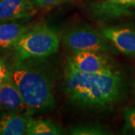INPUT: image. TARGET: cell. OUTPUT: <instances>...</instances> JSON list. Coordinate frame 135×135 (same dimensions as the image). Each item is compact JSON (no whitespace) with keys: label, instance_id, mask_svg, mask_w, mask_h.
<instances>
[{"label":"cell","instance_id":"1","mask_svg":"<svg viewBox=\"0 0 135 135\" xmlns=\"http://www.w3.org/2000/svg\"><path fill=\"white\" fill-rule=\"evenodd\" d=\"M123 79L115 70L87 74L66 65L65 92L74 105L86 110H103L119 100Z\"/></svg>","mask_w":135,"mask_h":135},{"label":"cell","instance_id":"2","mask_svg":"<svg viewBox=\"0 0 135 135\" xmlns=\"http://www.w3.org/2000/svg\"><path fill=\"white\" fill-rule=\"evenodd\" d=\"M43 59H16L10 76L21 95L28 114L55 106L53 77Z\"/></svg>","mask_w":135,"mask_h":135},{"label":"cell","instance_id":"3","mask_svg":"<svg viewBox=\"0 0 135 135\" xmlns=\"http://www.w3.org/2000/svg\"><path fill=\"white\" fill-rule=\"evenodd\" d=\"M60 37L56 29L37 25L24 33L13 47L16 59H44L57 52Z\"/></svg>","mask_w":135,"mask_h":135},{"label":"cell","instance_id":"4","mask_svg":"<svg viewBox=\"0 0 135 135\" xmlns=\"http://www.w3.org/2000/svg\"><path fill=\"white\" fill-rule=\"evenodd\" d=\"M63 44L73 51H96L109 50L107 39L89 25L77 26L68 30L63 37Z\"/></svg>","mask_w":135,"mask_h":135},{"label":"cell","instance_id":"5","mask_svg":"<svg viewBox=\"0 0 135 135\" xmlns=\"http://www.w3.org/2000/svg\"><path fill=\"white\" fill-rule=\"evenodd\" d=\"M67 64L77 71L87 74L114 70L108 56L102 52L96 51H74Z\"/></svg>","mask_w":135,"mask_h":135},{"label":"cell","instance_id":"6","mask_svg":"<svg viewBox=\"0 0 135 135\" xmlns=\"http://www.w3.org/2000/svg\"><path fill=\"white\" fill-rule=\"evenodd\" d=\"M102 35L119 52L135 56V30L127 26H110L101 30Z\"/></svg>","mask_w":135,"mask_h":135},{"label":"cell","instance_id":"7","mask_svg":"<svg viewBox=\"0 0 135 135\" xmlns=\"http://www.w3.org/2000/svg\"><path fill=\"white\" fill-rule=\"evenodd\" d=\"M0 109L15 113L27 110L20 93L11 78L10 73L0 80Z\"/></svg>","mask_w":135,"mask_h":135},{"label":"cell","instance_id":"8","mask_svg":"<svg viewBox=\"0 0 135 135\" xmlns=\"http://www.w3.org/2000/svg\"><path fill=\"white\" fill-rule=\"evenodd\" d=\"M35 13L31 0H0V23L27 19Z\"/></svg>","mask_w":135,"mask_h":135},{"label":"cell","instance_id":"9","mask_svg":"<svg viewBox=\"0 0 135 135\" xmlns=\"http://www.w3.org/2000/svg\"><path fill=\"white\" fill-rule=\"evenodd\" d=\"M31 27L24 23L10 21L0 23V49H12L21 36Z\"/></svg>","mask_w":135,"mask_h":135},{"label":"cell","instance_id":"10","mask_svg":"<svg viewBox=\"0 0 135 135\" xmlns=\"http://www.w3.org/2000/svg\"><path fill=\"white\" fill-rule=\"evenodd\" d=\"M29 116L8 111L0 115V135L26 134Z\"/></svg>","mask_w":135,"mask_h":135},{"label":"cell","instance_id":"11","mask_svg":"<svg viewBox=\"0 0 135 135\" xmlns=\"http://www.w3.org/2000/svg\"><path fill=\"white\" fill-rule=\"evenodd\" d=\"M134 0H107L92 5V11L97 15H119L124 14L126 9L133 6Z\"/></svg>","mask_w":135,"mask_h":135},{"label":"cell","instance_id":"12","mask_svg":"<svg viewBox=\"0 0 135 135\" xmlns=\"http://www.w3.org/2000/svg\"><path fill=\"white\" fill-rule=\"evenodd\" d=\"M62 129L49 120L34 119L29 116L26 134L28 135H60L63 134Z\"/></svg>","mask_w":135,"mask_h":135},{"label":"cell","instance_id":"13","mask_svg":"<svg viewBox=\"0 0 135 135\" xmlns=\"http://www.w3.org/2000/svg\"><path fill=\"white\" fill-rule=\"evenodd\" d=\"M71 134L74 135H104L109 134V131L98 125H86L71 128Z\"/></svg>","mask_w":135,"mask_h":135},{"label":"cell","instance_id":"14","mask_svg":"<svg viewBox=\"0 0 135 135\" xmlns=\"http://www.w3.org/2000/svg\"><path fill=\"white\" fill-rule=\"evenodd\" d=\"M124 118L126 121V130L131 131L135 134V107H127L125 109Z\"/></svg>","mask_w":135,"mask_h":135},{"label":"cell","instance_id":"15","mask_svg":"<svg viewBox=\"0 0 135 135\" xmlns=\"http://www.w3.org/2000/svg\"><path fill=\"white\" fill-rule=\"evenodd\" d=\"M35 7L48 8L54 5H59L68 0H31Z\"/></svg>","mask_w":135,"mask_h":135},{"label":"cell","instance_id":"16","mask_svg":"<svg viewBox=\"0 0 135 135\" xmlns=\"http://www.w3.org/2000/svg\"><path fill=\"white\" fill-rule=\"evenodd\" d=\"M133 6H135V0H134V2H133Z\"/></svg>","mask_w":135,"mask_h":135},{"label":"cell","instance_id":"17","mask_svg":"<svg viewBox=\"0 0 135 135\" xmlns=\"http://www.w3.org/2000/svg\"><path fill=\"white\" fill-rule=\"evenodd\" d=\"M134 89H135V82H134Z\"/></svg>","mask_w":135,"mask_h":135}]
</instances>
